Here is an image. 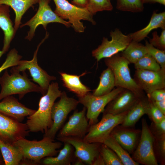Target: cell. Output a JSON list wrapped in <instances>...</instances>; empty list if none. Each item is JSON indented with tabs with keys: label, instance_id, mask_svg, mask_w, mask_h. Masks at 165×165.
I'll return each instance as SVG.
<instances>
[{
	"label": "cell",
	"instance_id": "6da1fadb",
	"mask_svg": "<svg viewBox=\"0 0 165 165\" xmlns=\"http://www.w3.org/2000/svg\"><path fill=\"white\" fill-rule=\"evenodd\" d=\"M61 92L57 82L50 84L46 93L40 99L38 110L27 117L26 124L30 132L45 133L51 127L53 124L51 116L52 107Z\"/></svg>",
	"mask_w": 165,
	"mask_h": 165
},
{
	"label": "cell",
	"instance_id": "7a4b0ae2",
	"mask_svg": "<svg viewBox=\"0 0 165 165\" xmlns=\"http://www.w3.org/2000/svg\"><path fill=\"white\" fill-rule=\"evenodd\" d=\"M21 149L23 159L20 165H38L45 157L56 156L62 145L60 142L47 137L38 141H30L21 138L15 143Z\"/></svg>",
	"mask_w": 165,
	"mask_h": 165
},
{
	"label": "cell",
	"instance_id": "3957f363",
	"mask_svg": "<svg viewBox=\"0 0 165 165\" xmlns=\"http://www.w3.org/2000/svg\"><path fill=\"white\" fill-rule=\"evenodd\" d=\"M22 75L19 72H10L9 75L6 69L2 75L0 77V101L8 96L18 94L20 99H22L27 94L31 92H42L38 85L32 82L28 78L25 71Z\"/></svg>",
	"mask_w": 165,
	"mask_h": 165
},
{
	"label": "cell",
	"instance_id": "277c9868",
	"mask_svg": "<svg viewBox=\"0 0 165 165\" xmlns=\"http://www.w3.org/2000/svg\"><path fill=\"white\" fill-rule=\"evenodd\" d=\"M105 62L113 73L116 87L130 90L140 97L145 95L144 91L131 76L129 67L130 63L121 54L118 53L105 58Z\"/></svg>",
	"mask_w": 165,
	"mask_h": 165
},
{
	"label": "cell",
	"instance_id": "5b68a950",
	"mask_svg": "<svg viewBox=\"0 0 165 165\" xmlns=\"http://www.w3.org/2000/svg\"><path fill=\"white\" fill-rule=\"evenodd\" d=\"M56 6L54 12L62 19L68 20L75 31L83 32L85 28L81 20L89 21L93 24L96 23L93 15L86 8L80 7L69 3L67 0H53Z\"/></svg>",
	"mask_w": 165,
	"mask_h": 165
},
{
	"label": "cell",
	"instance_id": "8992f818",
	"mask_svg": "<svg viewBox=\"0 0 165 165\" xmlns=\"http://www.w3.org/2000/svg\"><path fill=\"white\" fill-rule=\"evenodd\" d=\"M128 111L117 115L103 113L100 122L89 127L83 140L89 143H103L113 129L122 123Z\"/></svg>",
	"mask_w": 165,
	"mask_h": 165
},
{
	"label": "cell",
	"instance_id": "52a82bcc",
	"mask_svg": "<svg viewBox=\"0 0 165 165\" xmlns=\"http://www.w3.org/2000/svg\"><path fill=\"white\" fill-rule=\"evenodd\" d=\"M59 101L52 107L51 116L53 121L51 127L44 133L43 137L54 140L57 132L64 125L69 114L75 109L79 102L73 98L68 97L66 92H61Z\"/></svg>",
	"mask_w": 165,
	"mask_h": 165
},
{
	"label": "cell",
	"instance_id": "ba28073f",
	"mask_svg": "<svg viewBox=\"0 0 165 165\" xmlns=\"http://www.w3.org/2000/svg\"><path fill=\"white\" fill-rule=\"evenodd\" d=\"M124 89L117 87L105 95L95 96L90 92L85 95L78 97L79 103L86 108V116L89 126L98 122L99 115L103 112L105 107Z\"/></svg>",
	"mask_w": 165,
	"mask_h": 165
},
{
	"label": "cell",
	"instance_id": "9c48e42d",
	"mask_svg": "<svg viewBox=\"0 0 165 165\" xmlns=\"http://www.w3.org/2000/svg\"><path fill=\"white\" fill-rule=\"evenodd\" d=\"M49 36L47 32L44 38L37 46L34 53L33 58L30 61L20 60L16 66L13 67L10 72H19L28 70L32 78V80L38 84L42 89L43 95L47 92L50 82L56 79L54 76L50 75L38 64L37 55L40 46Z\"/></svg>",
	"mask_w": 165,
	"mask_h": 165
},
{
	"label": "cell",
	"instance_id": "30bf717a",
	"mask_svg": "<svg viewBox=\"0 0 165 165\" xmlns=\"http://www.w3.org/2000/svg\"><path fill=\"white\" fill-rule=\"evenodd\" d=\"M51 1L39 0V7L36 13L30 20L20 25V28L26 26L30 27L25 39L31 41L35 35L36 29L40 25H42L46 29L47 24L51 23L62 24L67 27L71 26L68 21L61 18L52 10L49 5Z\"/></svg>",
	"mask_w": 165,
	"mask_h": 165
},
{
	"label": "cell",
	"instance_id": "8fae6325",
	"mask_svg": "<svg viewBox=\"0 0 165 165\" xmlns=\"http://www.w3.org/2000/svg\"><path fill=\"white\" fill-rule=\"evenodd\" d=\"M142 130L139 142L133 153V159L139 164L157 165L154 150L155 138L146 120L141 121Z\"/></svg>",
	"mask_w": 165,
	"mask_h": 165
},
{
	"label": "cell",
	"instance_id": "7c38bea8",
	"mask_svg": "<svg viewBox=\"0 0 165 165\" xmlns=\"http://www.w3.org/2000/svg\"><path fill=\"white\" fill-rule=\"evenodd\" d=\"M110 35V40L104 37L101 44L92 51V56L97 61L123 52L132 41L128 35L124 34L118 28L112 31Z\"/></svg>",
	"mask_w": 165,
	"mask_h": 165
},
{
	"label": "cell",
	"instance_id": "4fadbf2b",
	"mask_svg": "<svg viewBox=\"0 0 165 165\" xmlns=\"http://www.w3.org/2000/svg\"><path fill=\"white\" fill-rule=\"evenodd\" d=\"M57 139L71 144L75 149V157L80 160L85 164L92 165L95 159L100 154L101 143H89L83 138L74 137H64Z\"/></svg>",
	"mask_w": 165,
	"mask_h": 165
},
{
	"label": "cell",
	"instance_id": "5bb4252c",
	"mask_svg": "<svg viewBox=\"0 0 165 165\" xmlns=\"http://www.w3.org/2000/svg\"><path fill=\"white\" fill-rule=\"evenodd\" d=\"M86 109L76 110L69 118L68 121L61 128L57 138L74 137L83 138L87 134L89 125L86 116Z\"/></svg>",
	"mask_w": 165,
	"mask_h": 165
},
{
	"label": "cell",
	"instance_id": "9a60e30c",
	"mask_svg": "<svg viewBox=\"0 0 165 165\" xmlns=\"http://www.w3.org/2000/svg\"><path fill=\"white\" fill-rule=\"evenodd\" d=\"M29 131L26 124L18 121L0 113V139L13 144L19 139L25 137Z\"/></svg>",
	"mask_w": 165,
	"mask_h": 165
},
{
	"label": "cell",
	"instance_id": "2e32d148",
	"mask_svg": "<svg viewBox=\"0 0 165 165\" xmlns=\"http://www.w3.org/2000/svg\"><path fill=\"white\" fill-rule=\"evenodd\" d=\"M134 79L138 86L147 94L154 90L165 89V69L157 71L137 69Z\"/></svg>",
	"mask_w": 165,
	"mask_h": 165
},
{
	"label": "cell",
	"instance_id": "e0dca14e",
	"mask_svg": "<svg viewBox=\"0 0 165 165\" xmlns=\"http://www.w3.org/2000/svg\"><path fill=\"white\" fill-rule=\"evenodd\" d=\"M0 101V113L21 122L26 117L30 116L36 110L30 109L19 101L13 95L6 97Z\"/></svg>",
	"mask_w": 165,
	"mask_h": 165
},
{
	"label": "cell",
	"instance_id": "ac0fdd59",
	"mask_svg": "<svg viewBox=\"0 0 165 165\" xmlns=\"http://www.w3.org/2000/svg\"><path fill=\"white\" fill-rule=\"evenodd\" d=\"M141 97L132 91L124 89L107 105L103 113L117 115L127 111Z\"/></svg>",
	"mask_w": 165,
	"mask_h": 165
},
{
	"label": "cell",
	"instance_id": "d6986e66",
	"mask_svg": "<svg viewBox=\"0 0 165 165\" xmlns=\"http://www.w3.org/2000/svg\"><path fill=\"white\" fill-rule=\"evenodd\" d=\"M119 125L113 129L111 134L129 154L133 153L138 144L141 131Z\"/></svg>",
	"mask_w": 165,
	"mask_h": 165
},
{
	"label": "cell",
	"instance_id": "ffe728a7",
	"mask_svg": "<svg viewBox=\"0 0 165 165\" xmlns=\"http://www.w3.org/2000/svg\"><path fill=\"white\" fill-rule=\"evenodd\" d=\"M9 6L0 4V28L3 32V45L2 50L4 53L9 50L10 43L16 32L10 18Z\"/></svg>",
	"mask_w": 165,
	"mask_h": 165
},
{
	"label": "cell",
	"instance_id": "44dd1931",
	"mask_svg": "<svg viewBox=\"0 0 165 165\" xmlns=\"http://www.w3.org/2000/svg\"><path fill=\"white\" fill-rule=\"evenodd\" d=\"M159 28L165 29V12L157 13L155 11L149 22L145 27L128 35L132 40L139 42L147 37L152 30Z\"/></svg>",
	"mask_w": 165,
	"mask_h": 165
},
{
	"label": "cell",
	"instance_id": "7402d4cb",
	"mask_svg": "<svg viewBox=\"0 0 165 165\" xmlns=\"http://www.w3.org/2000/svg\"><path fill=\"white\" fill-rule=\"evenodd\" d=\"M149 102L147 96L140 98L128 111L121 125L130 127L134 126L143 115L146 114Z\"/></svg>",
	"mask_w": 165,
	"mask_h": 165
},
{
	"label": "cell",
	"instance_id": "603a6c76",
	"mask_svg": "<svg viewBox=\"0 0 165 165\" xmlns=\"http://www.w3.org/2000/svg\"><path fill=\"white\" fill-rule=\"evenodd\" d=\"M63 85L70 91L75 94L78 97H82L91 91L88 87L83 84L80 80V77L87 73L84 72L79 75H71L64 72L59 73Z\"/></svg>",
	"mask_w": 165,
	"mask_h": 165
},
{
	"label": "cell",
	"instance_id": "cb8c5ba5",
	"mask_svg": "<svg viewBox=\"0 0 165 165\" xmlns=\"http://www.w3.org/2000/svg\"><path fill=\"white\" fill-rule=\"evenodd\" d=\"M39 0H0V4L10 7L15 14L14 28L16 33L21 24L22 16L30 7L38 3Z\"/></svg>",
	"mask_w": 165,
	"mask_h": 165
},
{
	"label": "cell",
	"instance_id": "d4e9b609",
	"mask_svg": "<svg viewBox=\"0 0 165 165\" xmlns=\"http://www.w3.org/2000/svg\"><path fill=\"white\" fill-rule=\"evenodd\" d=\"M0 150L5 165H19L23 159L22 152L14 143H6L0 139Z\"/></svg>",
	"mask_w": 165,
	"mask_h": 165
},
{
	"label": "cell",
	"instance_id": "484cf974",
	"mask_svg": "<svg viewBox=\"0 0 165 165\" xmlns=\"http://www.w3.org/2000/svg\"><path fill=\"white\" fill-rule=\"evenodd\" d=\"M63 148L57 156L45 158L42 161L45 165H70L74 160L73 146L69 143L64 142Z\"/></svg>",
	"mask_w": 165,
	"mask_h": 165
},
{
	"label": "cell",
	"instance_id": "4316f807",
	"mask_svg": "<svg viewBox=\"0 0 165 165\" xmlns=\"http://www.w3.org/2000/svg\"><path fill=\"white\" fill-rule=\"evenodd\" d=\"M97 87L93 90L92 94L100 96L110 93L115 87V82L113 73L110 69L107 68L101 73Z\"/></svg>",
	"mask_w": 165,
	"mask_h": 165
},
{
	"label": "cell",
	"instance_id": "83f0119b",
	"mask_svg": "<svg viewBox=\"0 0 165 165\" xmlns=\"http://www.w3.org/2000/svg\"><path fill=\"white\" fill-rule=\"evenodd\" d=\"M147 53L145 45L132 40L121 55L130 63L134 64Z\"/></svg>",
	"mask_w": 165,
	"mask_h": 165
},
{
	"label": "cell",
	"instance_id": "f1b7e54d",
	"mask_svg": "<svg viewBox=\"0 0 165 165\" xmlns=\"http://www.w3.org/2000/svg\"><path fill=\"white\" fill-rule=\"evenodd\" d=\"M103 143L116 154L122 161L123 165L139 164L133 159L130 154L120 145L111 134L106 138Z\"/></svg>",
	"mask_w": 165,
	"mask_h": 165
},
{
	"label": "cell",
	"instance_id": "f546056e",
	"mask_svg": "<svg viewBox=\"0 0 165 165\" xmlns=\"http://www.w3.org/2000/svg\"><path fill=\"white\" fill-rule=\"evenodd\" d=\"M116 0V8L120 11L136 13L142 12L144 9L141 0Z\"/></svg>",
	"mask_w": 165,
	"mask_h": 165
},
{
	"label": "cell",
	"instance_id": "4dcf8cb0",
	"mask_svg": "<svg viewBox=\"0 0 165 165\" xmlns=\"http://www.w3.org/2000/svg\"><path fill=\"white\" fill-rule=\"evenodd\" d=\"M137 69L157 71L161 69L157 61L149 54L147 53L134 64Z\"/></svg>",
	"mask_w": 165,
	"mask_h": 165
},
{
	"label": "cell",
	"instance_id": "1f68e13d",
	"mask_svg": "<svg viewBox=\"0 0 165 165\" xmlns=\"http://www.w3.org/2000/svg\"><path fill=\"white\" fill-rule=\"evenodd\" d=\"M100 153L105 165H123L122 161L116 154L103 143L101 144Z\"/></svg>",
	"mask_w": 165,
	"mask_h": 165
},
{
	"label": "cell",
	"instance_id": "d6a6232c",
	"mask_svg": "<svg viewBox=\"0 0 165 165\" xmlns=\"http://www.w3.org/2000/svg\"><path fill=\"white\" fill-rule=\"evenodd\" d=\"M86 8L93 15L98 12L113 9L111 0H88Z\"/></svg>",
	"mask_w": 165,
	"mask_h": 165
},
{
	"label": "cell",
	"instance_id": "836d02e7",
	"mask_svg": "<svg viewBox=\"0 0 165 165\" xmlns=\"http://www.w3.org/2000/svg\"><path fill=\"white\" fill-rule=\"evenodd\" d=\"M145 46L148 53L157 61L161 69H165V50L154 47L146 40L145 41Z\"/></svg>",
	"mask_w": 165,
	"mask_h": 165
},
{
	"label": "cell",
	"instance_id": "e575fe53",
	"mask_svg": "<svg viewBox=\"0 0 165 165\" xmlns=\"http://www.w3.org/2000/svg\"><path fill=\"white\" fill-rule=\"evenodd\" d=\"M22 58L15 48L11 50L7 54L5 61L0 67V74L4 70L18 65Z\"/></svg>",
	"mask_w": 165,
	"mask_h": 165
},
{
	"label": "cell",
	"instance_id": "d590c367",
	"mask_svg": "<svg viewBox=\"0 0 165 165\" xmlns=\"http://www.w3.org/2000/svg\"><path fill=\"white\" fill-rule=\"evenodd\" d=\"M149 102L146 114L153 122L158 123L165 118V115L157 107L152 101L149 99Z\"/></svg>",
	"mask_w": 165,
	"mask_h": 165
},
{
	"label": "cell",
	"instance_id": "8d00e7d4",
	"mask_svg": "<svg viewBox=\"0 0 165 165\" xmlns=\"http://www.w3.org/2000/svg\"><path fill=\"white\" fill-rule=\"evenodd\" d=\"M152 37L149 40V43L159 49L165 50V29H162L160 36L156 31L152 33Z\"/></svg>",
	"mask_w": 165,
	"mask_h": 165
},
{
	"label": "cell",
	"instance_id": "74e56055",
	"mask_svg": "<svg viewBox=\"0 0 165 165\" xmlns=\"http://www.w3.org/2000/svg\"><path fill=\"white\" fill-rule=\"evenodd\" d=\"M149 129L155 138H160L165 137V118L158 123L152 122Z\"/></svg>",
	"mask_w": 165,
	"mask_h": 165
},
{
	"label": "cell",
	"instance_id": "f35d334b",
	"mask_svg": "<svg viewBox=\"0 0 165 165\" xmlns=\"http://www.w3.org/2000/svg\"><path fill=\"white\" fill-rule=\"evenodd\" d=\"M148 98L152 101H160L165 99V89H157L147 94Z\"/></svg>",
	"mask_w": 165,
	"mask_h": 165
},
{
	"label": "cell",
	"instance_id": "ab89813d",
	"mask_svg": "<svg viewBox=\"0 0 165 165\" xmlns=\"http://www.w3.org/2000/svg\"><path fill=\"white\" fill-rule=\"evenodd\" d=\"M154 138L157 142V148L160 156L164 160L165 157V137L160 138Z\"/></svg>",
	"mask_w": 165,
	"mask_h": 165
},
{
	"label": "cell",
	"instance_id": "60d3db41",
	"mask_svg": "<svg viewBox=\"0 0 165 165\" xmlns=\"http://www.w3.org/2000/svg\"><path fill=\"white\" fill-rule=\"evenodd\" d=\"M152 101L162 113L165 115V99L160 101Z\"/></svg>",
	"mask_w": 165,
	"mask_h": 165
},
{
	"label": "cell",
	"instance_id": "b9f144b4",
	"mask_svg": "<svg viewBox=\"0 0 165 165\" xmlns=\"http://www.w3.org/2000/svg\"><path fill=\"white\" fill-rule=\"evenodd\" d=\"M88 1V0H72V3L80 7L86 8Z\"/></svg>",
	"mask_w": 165,
	"mask_h": 165
},
{
	"label": "cell",
	"instance_id": "7bdbcfd3",
	"mask_svg": "<svg viewBox=\"0 0 165 165\" xmlns=\"http://www.w3.org/2000/svg\"><path fill=\"white\" fill-rule=\"evenodd\" d=\"M142 3L144 4L147 3H158L165 6V0H141Z\"/></svg>",
	"mask_w": 165,
	"mask_h": 165
},
{
	"label": "cell",
	"instance_id": "ee69618b",
	"mask_svg": "<svg viewBox=\"0 0 165 165\" xmlns=\"http://www.w3.org/2000/svg\"><path fill=\"white\" fill-rule=\"evenodd\" d=\"M92 165H105L104 161L100 153L94 160Z\"/></svg>",
	"mask_w": 165,
	"mask_h": 165
},
{
	"label": "cell",
	"instance_id": "f6af8a7d",
	"mask_svg": "<svg viewBox=\"0 0 165 165\" xmlns=\"http://www.w3.org/2000/svg\"><path fill=\"white\" fill-rule=\"evenodd\" d=\"M75 160L73 161V164L74 165H84L85 164L84 163L80 160L77 158Z\"/></svg>",
	"mask_w": 165,
	"mask_h": 165
},
{
	"label": "cell",
	"instance_id": "bcb514c9",
	"mask_svg": "<svg viewBox=\"0 0 165 165\" xmlns=\"http://www.w3.org/2000/svg\"><path fill=\"white\" fill-rule=\"evenodd\" d=\"M5 165L3 158L0 150V165Z\"/></svg>",
	"mask_w": 165,
	"mask_h": 165
},
{
	"label": "cell",
	"instance_id": "7dc6e473",
	"mask_svg": "<svg viewBox=\"0 0 165 165\" xmlns=\"http://www.w3.org/2000/svg\"><path fill=\"white\" fill-rule=\"evenodd\" d=\"M4 54V53L2 50L0 51V58Z\"/></svg>",
	"mask_w": 165,
	"mask_h": 165
}]
</instances>
